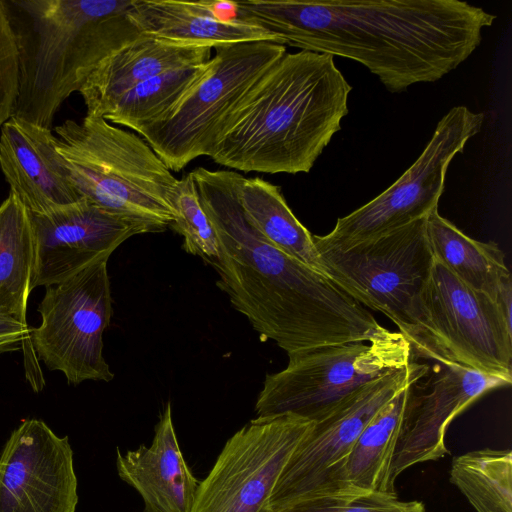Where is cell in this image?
<instances>
[{
  "instance_id": "obj_1",
  "label": "cell",
  "mask_w": 512,
  "mask_h": 512,
  "mask_svg": "<svg viewBox=\"0 0 512 512\" xmlns=\"http://www.w3.org/2000/svg\"><path fill=\"white\" fill-rule=\"evenodd\" d=\"M235 12L280 45L362 64L392 93L456 69L496 19L460 0H248Z\"/></svg>"
},
{
  "instance_id": "obj_2",
  "label": "cell",
  "mask_w": 512,
  "mask_h": 512,
  "mask_svg": "<svg viewBox=\"0 0 512 512\" xmlns=\"http://www.w3.org/2000/svg\"><path fill=\"white\" fill-rule=\"evenodd\" d=\"M219 242L217 287L264 339L287 354L369 341L384 330L372 314L324 273L270 244L248 221L233 170L190 172Z\"/></svg>"
},
{
  "instance_id": "obj_3",
  "label": "cell",
  "mask_w": 512,
  "mask_h": 512,
  "mask_svg": "<svg viewBox=\"0 0 512 512\" xmlns=\"http://www.w3.org/2000/svg\"><path fill=\"white\" fill-rule=\"evenodd\" d=\"M351 90L332 55L286 52L227 119L209 157L236 172L307 173L340 130Z\"/></svg>"
},
{
  "instance_id": "obj_4",
  "label": "cell",
  "mask_w": 512,
  "mask_h": 512,
  "mask_svg": "<svg viewBox=\"0 0 512 512\" xmlns=\"http://www.w3.org/2000/svg\"><path fill=\"white\" fill-rule=\"evenodd\" d=\"M133 0H4L19 55L12 117L50 129L61 104L108 56L141 34Z\"/></svg>"
},
{
  "instance_id": "obj_5",
  "label": "cell",
  "mask_w": 512,
  "mask_h": 512,
  "mask_svg": "<svg viewBox=\"0 0 512 512\" xmlns=\"http://www.w3.org/2000/svg\"><path fill=\"white\" fill-rule=\"evenodd\" d=\"M54 131L55 148L81 197L153 233L170 226L167 193L176 178L142 137L89 115Z\"/></svg>"
},
{
  "instance_id": "obj_6",
  "label": "cell",
  "mask_w": 512,
  "mask_h": 512,
  "mask_svg": "<svg viewBox=\"0 0 512 512\" xmlns=\"http://www.w3.org/2000/svg\"><path fill=\"white\" fill-rule=\"evenodd\" d=\"M322 272L362 306L385 314L415 351L440 352L423 297L435 259L426 218L345 249H319Z\"/></svg>"
},
{
  "instance_id": "obj_7",
  "label": "cell",
  "mask_w": 512,
  "mask_h": 512,
  "mask_svg": "<svg viewBox=\"0 0 512 512\" xmlns=\"http://www.w3.org/2000/svg\"><path fill=\"white\" fill-rule=\"evenodd\" d=\"M202 77L162 117L137 133L170 171L210 156L230 115L285 53L268 41L223 44Z\"/></svg>"
},
{
  "instance_id": "obj_8",
  "label": "cell",
  "mask_w": 512,
  "mask_h": 512,
  "mask_svg": "<svg viewBox=\"0 0 512 512\" xmlns=\"http://www.w3.org/2000/svg\"><path fill=\"white\" fill-rule=\"evenodd\" d=\"M283 370L267 374L257 418L291 414L319 421L357 389L406 367L410 342L384 329L369 341L316 347L288 354Z\"/></svg>"
},
{
  "instance_id": "obj_9",
  "label": "cell",
  "mask_w": 512,
  "mask_h": 512,
  "mask_svg": "<svg viewBox=\"0 0 512 512\" xmlns=\"http://www.w3.org/2000/svg\"><path fill=\"white\" fill-rule=\"evenodd\" d=\"M483 122L482 112L463 105L451 108L438 122L418 159L390 187L338 218L327 235H312L316 249H345L426 218L437 210L451 161L463 152Z\"/></svg>"
},
{
  "instance_id": "obj_10",
  "label": "cell",
  "mask_w": 512,
  "mask_h": 512,
  "mask_svg": "<svg viewBox=\"0 0 512 512\" xmlns=\"http://www.w3.org/2000/svg\"><path fill=\"white\" fill-rule=\"evenodd\" d=\"M108 260L47 286L38 307L41 324L30 332L33 349L68 384L114 378L103 355V333L113 312Z\"/></svg>"
},
{
  "instance_id": "obj_11",
  "label": "cell",
  "mask_w": 512,
  "mask_h": 512,
  "mask_svg": "<svg viewBox=\"0 0 512 512\" xmlns=\"http://www.w3.org/2000/svg\"><path fill=\"white\" fill-rule=\"evenodd\" d=\"M313 425L291 414L251 420L224 445L190 512H268L283 470Z\"/></svg>"
},
{
  "instance_id": "obj_12",
  "label": "cell",
  "mask_w": 512,
  "mask_h": 512,
  "mask_svg": "<svg viewBox=\"0 0 512 512\" xmlns=\"http://www.w3.org/2000/svg\"><path fill=\"white\" fill-rule=\"evenodd\" d=\"M416 364L411 354L406 367L357 389L314 422L283 470L268 512H284L317 498H343L339 472L354 442L375 413L409 382Z\"/></svg>"
},
{
  "instance_id": "obj_13",
  "label": "cell",
  "mask_w": 512,
  "mask_h": 512,
  "mask_svg": "<svg viewBox=\"0 0 512 512\" xmlns=\"http://www.w3.org/2000/svg\"><path fill=\"white\" fill-rule=\"evenodd\" d=\"M391 464V482L409 467L449 453L450 422L485 393L511 382L459 364L448 356L417 352Z\"/></svg>"
},
{
  "instance_id": "obj_14",
  "label": "cell",
  "mask_w": 512,
  "mask_h": 512,
  "mask_svg": "<svg viewBox=\"0 0 512 512\" xmlns=\"http://www.w3.org/2000/svg\"><path fill=\"white\" fill-rule=\"evenodd\" d=\"M423 307L429 332L446 356L512 382V328L489 296L435 261Z\"/></svg>"
},
{
  "instance_id": "obj_15",
  "label": "cell",
  "mask_w": 512,
  "mask_h": 512,
  "mask_svg": "<svg viewBox=\"0 0 512 512\" xmlns=\"http://www.w3.org/2000/svg\"><path fill=\"white\" fill-rule=\"evenodd\" d=\"M77 477L68 437L26 419L0 455V512H75Z\"/></svg>"
},
{
  "instance_id": "obj_16",
  "label": "cell",
  "mask_w": 512,
  "mask_h": 512,
  "mask_svg": "<svg viewBox=\"0 0 512 512\" xmlns=\"http://www.w3.org/2000/svg\"><path fill=\"white\" fill-rule=\"evenodd\" d=\"M31 289L60 283L110 255L128 238L153 233L145 224L108 212L85 198L33 215Z\"/></svg>"
},
{
  "instance_id": "obj_17",
  "label": "cell",
  "mask_w": 512,
  "mask_h": 512,
  "mask_svg": "<svg viewBox=\"0 0 512 512\" xmlns=\"http://www.w3.org/2000/svg\"><path fill=\"white\" fill-rule=\"evenodd\" d=\"M52 130L11 117L0 129V169L30 214L46 215L83 197L71 183Z\"/></svg>"
},
{
  "instance_id": "obj_18",
  "label": "cell",
  "mask_w": 512,
  "mask_h": 512,
  "mask_svg": "<svg viewBox=\"0 0 512 512\" xmlns=\"http://www.w3.org/2000/svg\"><path fill=\"white\" fill-rule=\"evenodd\" d=\"M128 18L143 36L170 43L209 46L268 41L264 28L236 18L233 1L133 0Z\"/></svg>"
},
{
  "instance_id": "obj_19",
  "label": "cell",
  "mask_w": 512,
  "mask_h": 512,
  "mask_svg": "<svg viewBox=\"0 0 512 512\" xmlns=\"http://www.w3.org/2000/svg\"><path fill=\"white\" fill-rule=\"evenodd\" d=\"M120 478L142 497L143 512H190L200 481L184 460L168 402L150 446L122 454L117 450Z\"/></svg>"
},
{
  "instance_id": "obj_20",
  "label": "cell",
  "mask_w": 512,
  "mask_h": 512,
  "mask_svg": "<svg viewBox=\"0 0 512 512\" xmlns=\"http://www.w3.org/2000/svg\"><path fill=\"white\" fill-rule=\"evenodd\" d=\"M209 46L170 43L140 35L105 58L78 92L86 115L104 117L127 91L162 73L211 59Z\"/></svg>"
},
{
  "instance_id": "obj_21",
  "label": "cell",
  "mask_w": 512,
  "mask_h": 512,
  "mask_svg": "<svg viewBox=\"0 0 512 512\" xmlns=\"http://www.w3.org/2000/svg\"><path fill=\"white\" fill-rule=\"evenodd\" d=\"M407 384L375 413L354 442L339 472L343 498L351 499L370 492L396 493L391 482V464Z\"/></svg>"
},
{
  "instance_id": "obj_22",
  "label": "cell",
  "mask_w": 512,
  "mask_h": 512,
  "mask_svg": "<svg viewBox=\"0 0 512 512\" xmlns=\"http://www.w3.org/2000/svg\"><path fill=\"white\" fill-rule=\"evenodd\" d=\"M426 232L435 261L495 302L502 283L511 277L498 244L470 238L443 218L438 209L426 217Z\"/></svg>"
},
{
  "instance_id": "obj_23",
  "label": "cell",
  "mask_w": 512,
  "mask_h": 512,
  "mask_svg": "<svg viewBox=\"0 0 512 512\" xmlns=\"http://www.w3.org/2000/svg\"><path fill=\"white\" fill-rule=\"evenodd\" d=\"M238 196L246 218L270 244L302 264L322 272L312 234L287 205L281 187L259 177L243 176Z\"/></svg>"
},
{
  "instance_id": "obj_24",
  "label": "cell",
  "mask_w": 512,
  "mask_h": 512,
  "mask_svg": "<svg viewBox=\"0 0 512 512\" xmlns=\"http://www.w3.org/2000/svg\"><path fill=\"white\" fill-rule=\"evenodd\" d=\"M34 238L29 211L13 194L0 205V315L26 322Z\"/></svg>"
},
{
  "instance_id": "obj_25",
  "label": "cell",
  "mask_w": 512,
  "mask_h": 512,
  "mask_svg": "<svg viewBox=\"0 0 512 512\" xmlns=\"http://www.w3.org/2000/svg\"><path fill=\"white\" fill-rule=\"evenodd\" d=\"M450 482L476 512H512V453L482 449L453 459Z\"/></svg>"
},
{
  "instance_id": "obj_26",
  "label": "cell",
  "mask_w": 512,
  "mask_h": 512,
  "mask_svg": "<svg viewBox=\"0 0 512 512\" xmlns=\"http://www.w3.org/2000/svg\"><path fill=\"white\" fill-rule=\"evenodd\" d=\"M208 66L209 61L145 80L124 93L103 118L138 132L168 112L202 77Z\"/></svg>"
},
{
  "instance_id": "obj_27",
  "label": "cell",
  "mask_w": 512,
  "mask_h": 512,
  "mask_svg": "<svg viewBox=\"0 0 512 512\" xmlns=\"http://www.w3.org/2000/svg\"><path fill=\"white\" fill-rule=\"evenodd\" d=\"M167 201L174 214L169 227L183 237V249L212 266L219 257V242L190 173L176 179L167 193Z\"/></svg>"
},
{
  "instance_id": "obj_28",
  "label": "cell",
  "mask_w": 512,
  "mask_h": 512,
  "mask_svg": "<svg viewBox=\"0 0 512 512\" xmlns=\"http://www.w3.org/2000/svg\"><path fill=\"white\" fill-rule=\"evenodd\" d=\"M284 512H425V507L417 500H400L396 493L370 492L351 499L317 498Z\"/></svg>"
},
{
  "instance_id": "obj_29",
  "label": "cell",
  "mask_w": 512,
  "mask_h": 512,
  "mask_svg": "<svg viewBox=\"0 0 512 512\" xmlns=\"http://www.w3.org/2000/svg\"><path fill=\"white\" fill-rule=\"evenodd\" d=\"M19 87V55L4 0H0V129L12 117Z\"/></svg>"
},
{
  "instance_id": "obj_30",
  "label": "cell",
  "mask_w": 512,
  "mask_h": 512,
  "mask_svg": "<svg viewBox=\"0 0 512 512\" xmlns=\"http://www.w3.org/2000/svg\"><path fill=\"white\" fill-rule=\"evenodd\" d=\"M30 331L27 324L20 321L0 315V352H6L18 349L19 344L28 343L32 348Z\"/></svg>"
},
{
  "instance_id": "obj_31",
  "label": "cell",
  "mask_w": 512,
  "mask_h": 512,
  "mask_svg": "<svg viewBox=\"0 0 512 512\" xmlns=\"http://www.w3.org/2000/svg\"><path fill=\"white\" fill-rule=\"evenodd\" d=\"M511 302H512V280L507 278L501 285L495 303L497 304L506 324L512 328L511 321Z\"/></svg>"
}]
</instances>
